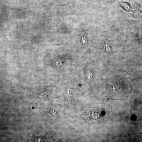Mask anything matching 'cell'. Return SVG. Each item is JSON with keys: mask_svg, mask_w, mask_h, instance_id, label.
<instances>
[{"mask_svg": "<svg viewBox=\"0 0 142 142\" xmlns=\"http://www.w3.org/2000/svg\"><path fill=\"white\" fill-rule=\"evenodd\" d=\"M109 94L113 98H120L128 94L130 89L128 74L119 71L111 75L108 80Z\"/></svg>", "mask_w": 142, "mask_h": 142, "instance_id": "obj_1", "label": "cell"}, {"mask_svg": "<svg viewBox=\"0 0 142 142\" xmlns=\"http://www.w3.org/2000/svg\"><path fill=\"white\" fill-rule=\"evenodd\" d=\"M89 113L90 114L88 115V117L90 121L92 123H97L98 122H100L99 120L101 119H103V116L101 115V114L98 111L96 110H93L89 111Z\"/></svg>", "mask_w": 142, "mask_h": 142, "instance_id": "obj_2", "label": "cell"}]
</instances>
